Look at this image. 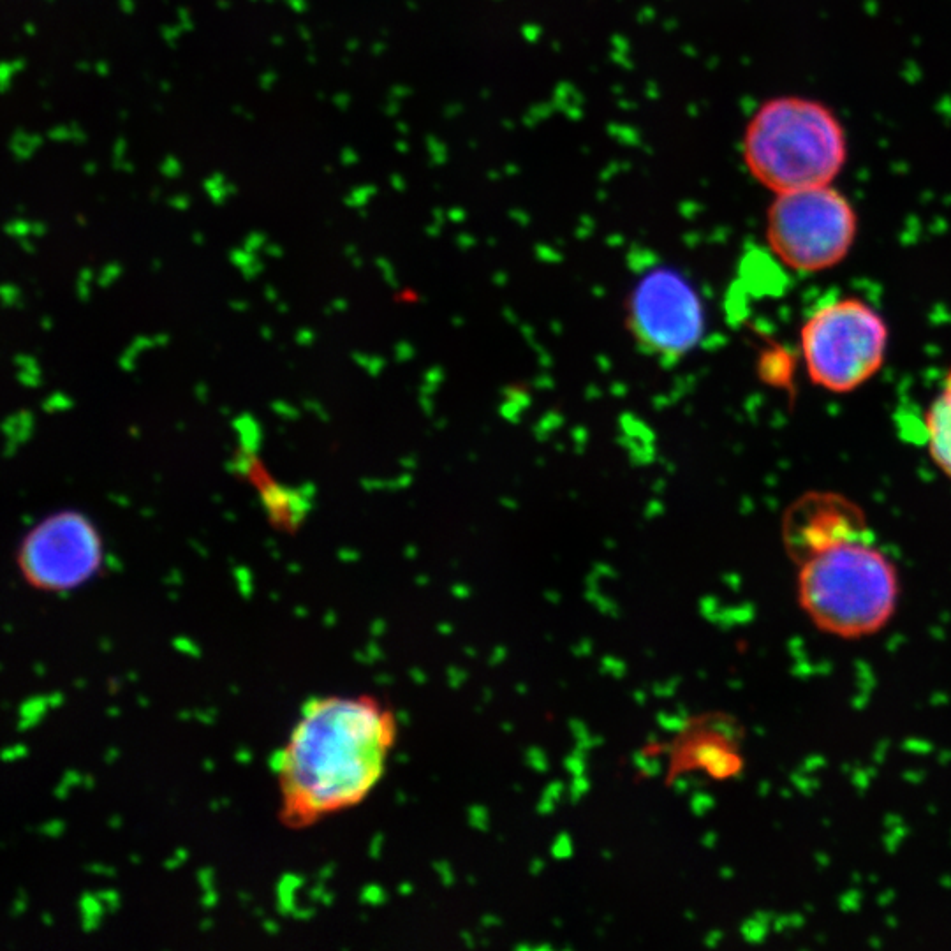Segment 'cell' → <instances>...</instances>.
<instances>
[{
  "label": "cell",
  "mask_w": 951,
  "mask_h": 951,
  "mask_svg": "<svg viewBox=\"0 0 951 951\" xmlns=\"http://www.w3.org/2000/svg\"><path fill=\"white\" fill-rule=\"evenodd\" d=\"M397 721L374 696H328L307 703L277 767L289 830H303L362 804L381 781Z\"/></svg>",
  "instance_id": "1"
},
{
  "label": "cell",
  "mask_w": 951,
  "mask_h": 951,
  "mask_svg": "<svg viewBox=\"0 0 951 951\" xmlns=\"http://www.w3.org/2000/svg\"><path fill=\"white\" fill-rule=\"evenodd\" d=\"M740 152L749 177L772 194L830 185L848 164V131L823 101L784 94L752 111Z\"/></svg>",
  "instance_id": "2"
},
{
  "label": "cell",
  "mask_w": 951,
  "mask_h": 951,
  "mask_svg": "<svg viewBox=\"0 0 951 951\" xmlns=\"http://www.w3.org/2000/svg\"><path fill=\"white\" fill-rule=\"evenodd\" d=\"M797 594L819 631L858 640L892 620L899 605V573L872 538L853 539L798 564Z\"/></svg>",
  "instance_id": "3"
},
{
  "label": "cell",
  "mask_w": 951,
  "mask_h": 951,
  "mask_svg": "<svg viewBox=\"0 0 951 951\" xmlns=\"http://www.w3.org/2000/svg\"><path fill=\"white\" fill-rule=\"evenodd\" d=\"M858 236L853 201L835 184L774 194L767 244L795 272H825L848 258Z\"/></svg>",
  "instance_id": "4"
},
{
  "label": "cell",
  "mask_w": 951,
  "mask_h": 951,
  "mask_svg": "<svg viewBox=\"0 0 951 951\" xmlns=\"http://www.w3.org/2000/svg\"><path fill=\"white\" fill-rule=\"evenodd\" d=\"M888 337L883 316L860 298L826 303L800 332L807 374L823 390L855 391L883 367Z\"/></svg>",
  "instance_id": "5"
},
{
  "label": "cell",
  "mask_w": 951,
  "mask_h": 951,
  "mask_svg": "<svg viewBox=\"0 0 951 951\" xmlns=\"http://www.w3.org/2000/svg\"><path fill=\"white\" fill-rule=\"evenodd\" d=\"M629 321L638 342L663 358L689 353L705 330L700 296L686 277L670 268L652 270L636 282Z\"/></svg>",
  "instance_id": "6"
},
{
  "label": "cell",
  "mask_w": 951,
  "mask_h": 951,
  "mask_svg": "<svg viewBox=\"0 0 951 951\" xmlns=\"http://www.w3.org/2000/svg\"><path fill=\"white\" fill-rule=\"evenodd\" d=\"M103 545L80 513L46 518L23 539L18 566L27 582L45 592H66L89 582L101 568Z\"/></svg>",
  "instance_id": "7"
},
{
  "label": "cell",
  "mask_w": 951,
  "mask_h": 951,
  "mask_svg": "<svg viewBox=\"0 0 951 951\" xmlns=\"http://www.w3.org/2000/svg\"><path fill=\"white\" fill-rule=\"evenodd\" d=\"M862 538H872L862 508L832 492L800 497L782 520V541L797 566L832 546Z\"/></svg>",
  "instance_id": "8"
},
{
  "label": "cell",
  "mask_w": 951,
  "mask_h": 951,
  "mask_svg": "<svg viewBox=\"0 0 951 951\" xmlns=\"http://www.w3.org/2000/svg\"><path fill=\"white\" fill-rule=\"evenodd\" d=\"M742 768L740 737L731 717H698L675 738L671 752L673 775L698 770L716 781H726L740 774Z\"/></svg>",
  "instance_id": "9"
},
{
  "label": "cell",
  "mask_w": 951,
  "mask_h": 951,
  "mask_svg": "<svg viewBox=\"0 0 951 951\" xmlns=\"http://www.w3.org/2000/svg\"><path fill=\"white\" fill-rule=\"evenodd\" d=\"M930 457L951 480V367L925 414Z\"/></svg>",
  "instance_id": "10"
},
{
  "label": "cell",
  "mask_w": 951,
  "mask_h": 951,
  "mask_svg": "<svg viewBox=\"0 0 951 951\" xmlns=\"http://www.w3.org/2000/svg\"><path fill=\"white\" fill-rule=\"evenodd\" d=\"M27 32H30V34H32V32H34V27H32V25H27Z\"/></svg>",
  "instance_id": "11"
}]
</instances>
